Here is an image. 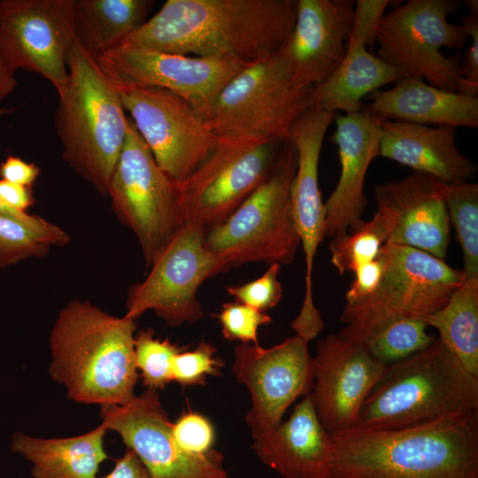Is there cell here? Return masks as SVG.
<instances>
[{"instance_id":"obj_36","label":"cell","mask_w":478,"mask_h":478,"mask_svg":"<svg viewBox=\"0 0 478 478\" xmlns=\"http://www.w3.org/2000/svg\"><path fill=\"white\" fill-rule=\"evenodd\" d=\"M214 317L221 326L224 338L240 341L242 343L258 344V328L272 321L266 312L236 301L223 304L220 312Z\"/></svg>"},{"instance_id":"obj_19","label":"cell","mask_w":478,"mask_h":478,"mask_svg":"<svg viewBox=\"0 0 478 478\" xmlns=\"http://www.w3.org/2000/svg\"><path fill=\"white\" fill-rule=\"evenodd\" d=\"M312 397L328 435L358 424L361 407L386 366L340 331L320 340L312 357Z\"/></svg>"},{"instance_id":"obj_32","label":"cell","mask_w":478,"mask_h":478,"mask_svg":"<svg viewBox=\"0 0 478 478\" xmlns=\"http://www.w3.org/2000/svg\"><path fill=\"white\" fill-rule=\"evenodd\" d=\"M389 232L383 219L375 212L355 230L332 237L331 262L340 274L355 271L374 260L386 243Z\"/></svg>"},{"instance_id":"obj_39","label":"cell","mask_w":478,"mask_h":478,"mask_svg":"<svg viewBox=\"0 0 478 478\" xmlns=\"http://www.w3.org/2000/svg\"><path fill=\"white\" fill-rule=\"evenodd\" d=\"M384 266V257L380 250L378 256L374 260L358 267L355 271L354 280L346 292V303L357 302L371 295L382 279Z\"/></svg>"},{"instance_id":"obj_9","label":"cell","mask_w":478,"mask_h":478,"mask_svg":"<svg viewBox=\"0 0 478 478\" xmlns=\"http://www.w3.org/2000/svg\"><path fill=\"white\" fill-rule=\"evenodd\" d=\"M108 196L120 220L135 233L150 268L186 220L179 187L158 167L130 120Z\"/></svg>"},{"instance_id":"obj_44","label":"cell","mask_w":478,"mask_h":478,"mask_svg":"<svg viewBox=\"0 0 478 478\" xmlns=\"http://www.w3.org/2000/svg\"><path fill=\"white\" fill-rule=\"evenodd\" d=\"M99 478H150V475L137 455L127 449L125 454L116 459L113 469Z\"/></svg>"},{"instance_id":"obj_25","label":"cell","mask_w":478,"mask_h":478,"mask_svg":"<svg viewBox=\"0 0 478 478\" xmlns=\"http://www.w3.org/2000/svg\"><path fill=\"white\" fill-rule=\"evenodd\" d=\"M379 156L445 183L469 181L477 166L456 146V127L379 120Z\"/></svg>"},{"instance_id":"obj_40","label":"cell","mask_w":478,"mask_h":478,"mask_svg":"<svg viewBox=\"0 0 478 478\" xmlns=\"http://www.w3.org/2000/svg\"><path fill=\"white\" fill-rule=\"evenodd\" d=\"M0 214L23 223L35 233L45 237L53 246H64L67 244L70 240L68 234L58 226L38 215L15 210L5 204L1 197Z\"/></svg>"},{"instance_id":"obj_17","label":"cell","mask_w":478,"mask_h":478,"mask_svg":"<svg viewBox=\"0 0 478 478\" xmlns=\"http://www.w3.org/2000/svg\"><path fill=\"white\" fill-rule=\"evenodd\" d=\"M100 417L137 455L150 478H228L220 451L193 454L177 443L158 390L146 389L123 405L100 406Z\"/></svg>"},{"instance_id":"obj_34","label":"cell","mask_w":478,"mask_h":478,"mask_svg":"<svg viewBox=\"0 0 478 478\" xmlns=\"http://www.w3.org/2000/svg\"><path fill=\"white\" fill-rule=\"evenodd\" d=\"M53 245L23 223L0 214V268L46 256Z\"/></svg>"},{"instance_id":"obj_45","label":"cell","mask_w":478,"mask_h":478,"mask_svg":"<svg viewBox=\"0 0 478 478\" xmlns=\"http://www.w3.org/2000/svg\"><path fill=\"white\" fill-rule=\"evenodd\" d=\"M14 73L0 56V101L12 93L18 86Z\"/></svg>"},{"instance_id":"obj_15","label":"cell","mask_w":478,"mask_h":478,"mask_svg":"<svg viewBox=\"0 0 478 478\" xmlns=\"http://www.w3.org/2000/svg\"><path fill=\"white\" fill-rule=\"evenodd\" d=\"M337 113L313 104L293 123L288 140L297 154V170L290 186V201L305 263V296L290 328L315 336L325 328L312 297V268L317 250L326 237V211L319 187V162L326 132Z\"/></svg>"},{"instance_id":"obj_37","label":"cell","mask_w":478,"mask_h":478,"mask_svg":"<svg viewBox=\"0 0 478 478\" xmlns=\"http://www.w3.org/2000/svg\"><path fill=\"white\" fill-rule=\"evenodd\" d=\"M280 266L278 263L271 264L261 277L243 285L228 286L226 290L236 302L266 312L274 307L282 297V288L278 280Z\"/></svg>"},{"instance_id":"obj_11","label":"cell","mask_w":478,"mask_h":478,"mask_svg":"<svg viewBox=\"0 0 478 478\" xmlns=\"http://www.w3.org/2000/svg\"><path fill=\"white\" fill-rule=\"evenodd\" d=\"M205 232L192 222L180 229L150 266L146 278L129 289L124 316L137 320L151 310L171 327L204 317L197 298L199 287L232 267L204 246Z\"/></svg>"},{"instance_id":"obj_30","label":"cell","mask_w":478,"mask_h":478,"mask_svg":"<svg viewBox=\"0 0 478 478\" xmlns=\"http://www.w3.org/2000/svg\"><path fill=\"white\" fill-rule=\"evenodd\" d=\"M418 318L389 317L347 324L340 332L358 343L375 360L389 366L429 346L435 340Z\"/></svg>"},{"instance_id":"obj_5","label":"cell","mask_w":478,"mask_h":478,"mask_svg":"<svg viewBox=\"0 0 478 478\" xmlns=\"http://www.w3.org/2000/svg\"><path fill=\"white\" fill-rule=\"evenodd\" d=\"M478 412V377L438 339L386 366L365 400L357 427L396 429L456 413Z\"/></svg>"},{"instance_id":"obj_22","label":"cell","mask_w":478,"mask_h":478,"mask_svg":"<svg viewBox=\"0 0 478 478\" xmlns=\"http://www.w3.org/2000/svg\"><path fill=\"white\" fill-rule=\"evenodd\" d=\"M389 0H358L346 51L338 68L325 81L312 88L313 104L337 113L362 109L361 99L402 76L392 66L371 53L381 18Z\"/></svg>"},{"instance_id":"obj_16","label":"cell","mask_w":478,"mask_h":478,"mask_svg":"<svg viewBox=\"0 0 478 478\" xmlns=\"http://www.w3.org/2000/svg\"><path fill=\"white\" fill-rule=\"evenodd\" d=\"M96 58L119 89L157 87L170 90L204 119L225 86L250 66L225 57H191L120 46Z\"/></svg>"},{"instance_id":"obj_2","label":"cell","mask_w":478,"mask_h":478,"mask_svg":"<svg viewBox=\"0 0 478 478\" xmlns=\"http://www.w3.org/2000/svg\"><path fill=\"white\" fill-rule=\"evenodd\" d=\"M327 478H478V412L396 429L329 435Z\"/></svg>"},{"instance_id":"obj_1","label":"cell","mask_w":478,"mask_h":478,"mask_svg":"<svg viewBox=\"0 0 478 478\" xmlns=\"http://www.w3.org/2000/svg\"><path fill=\"white\" fill-rule=\"evenodd\" d=\"M297 10V0H167L120 46L252 65L279 54Z\"/></svg>"},{"instance_id":"obj_33","label":"cell","mask_w":478,"mask_h":478,"mask_svg":"<svg viewBox=\"0 0 478 478\" xmlns=\"http://www.w3.org/2000/svg\"><path fill=\"white\" fill-rule=\"evenodd\" d=\"M186 347L168 339L155 337L150 328L142 329L135 335V362L143 386L149 389H164L173 382L172 364L174 357Z\"/></svg>"},{"instance_id":"obj_38","label":"cell","mask_w":478,"mask_h":478,"mask_svg":"<svg viewBox=\"0 0 478 478\" xmlns=\"http://www.w3.org/2000/svg\"><path fill=\"white\" fill-rule=\"evenodd\" d=\"M177 443L193 454H205L213 448L215 430L212 422L196 412H184L172 424Z\"/></svg>"},{"instance_id":"obj_26","label":"cell","mask_w":478,"mask_h":478,"mask_svg":"<svg viewBox=\"0 0 478 478\" xmlns=\"http://www.w3.org/2000/svg\"><path fill=\"white\" fill-rule=\"evenodd\" d=\"M366 109L376 119L420 125L478 127V96L438 89L421 78L403 77L389 89L369 95Z\"/></svg>"},{"instance_id":"obj_4","label":"cell","mask_w":478,"mask_h":478,"mask_svg":"<svg viewBox=\"0 0 478 478\" xmlns=\"http://www.w3.org/2000/svg\"><path fill=\"white\" fill-rule=\"evenodd\" d=\"M68 79L58 92L55 127L64 160L102 196L126 140L129 120L120 89L76 38L67 55Z\"/></svg>"},{"instance_id":"obj_14","label":"cell","mask_w":478,"mask_h":478,"mask_svg":"<svg viewBox=\"0 0 478 478\" xmlns=\"http://www.w3.org/2000/svg\"><path fill=\"white\" fill-rule=\"evenodd\" d=\"M77 38L75 0H1L0 56L14 72L42 76L59 92Z\"/></svg>"},{"instance_id":"obj_21","label":"cell","mask_w":478,"mask_h":478,"mask_svg":"<svg viewBox=\"0 0 478 478\" xmlns=\"http://www.w3.org/2000/svg\"><path fill=\"white\" fill-rule=\"evenodd\" d=\"M353 0H297L293 31L279 52L292 81L313 88L343 59L351 30Z\"/></svg>"},{"instance_id":"obj_27","label":"cell","mask_w":478,"mask_h":478,"mask_svg":"<svg viewBox=\"0 0 478 478\" xmlns=\"http://www.w3.org/2000/svg\"><path fill=\"white\" fill-rule=\"evenodd\" d=\"M107 429L101 423L83 435L66 438H37L13 434L11 450L32 464L33 478H96L108 459L104 440Z\"/></svg>"},{"instance_id":"obj_20","label":"cell","mask_w":478,"mask_h":478,"mask_svg":"<svg viewBox=\"0 0 478 478\" xmlns=\"http://www.w3.org/2000/svg\"><path fill=\"white\" fill-rule=\"evenodd\" d=\"M447 186L418 172L375 185V212L388 227L386 243L415 248L444 260L451 231L445 204Z\"/></svg>"},{"instance_id":"obj_43","label":"cell","mask_w":478,"mask_h":478,"mask_svg":"<svg viewBox=\"0 0 478 478\" xmlns=\"http://www.w3.org/2000/svg\"><path fill=\"white\" fill-rule=\"evenodd\" d=\"M0 197L5 204L20 212H27L35 202L31 187L4 180H0Z\"/></svg>"},{"instance_id":"obj_6","label":"cell","mask_w":478,"mask_h":478,"mask_svg":"<svg viewBox=\"0 0 478 478\" xmlns=\"http://www.w3.org/2000/svg\"><path fill=\"white\" fill-rule=\"evenodd\" d=\"M458 0H409L380 19L377 57L403 77L426 80L438 89L477 96L478 89L459 73L461 56L445 57L443 48H463L469 38L462 25L447 18Z\"/></svg>"},{"instance_id":"obj_29","label":"cell","mask_w":478,"mask_h":478,"mask_svg":"<svg viewBox=\"0 0 478 478\" xmlns=\"http://www.w3.org/2000/svg\"><path fill=\"white\" fill-rule=\"evenodd\" d=\"M464 368L478 377V276H466L440 310L420 318Z\"/></svg>"},{"instance_id":"obj_46","label":"cell","mask_w":478,"mask_h":478,"mask_svg":"<svg viewBox=\"0 0 478 478\" xmlns=\"http://www.w3.org/2000/svg\"><path fill=\"white\" fill-rule=\"evenodd\" d=\"M12 112V109L1 108L0 107V117L8 114Z\"/></svg>"},{"instance_id":"obj_12","label":"cell","mask_w":478,"mask_h":478,"mask_svg":"<svg viewBox=\"0 0 478 478\" xmlns=\"http://www.w3.org/2000/svg\"><path fill=\"white\" fill-rule=\"evenodd\" d=\"M120 92L158 167L181 186L213 149L217 135L186 100L170 90L127 87Z\"/></svg>"},{"instance_id":"obj_18","label":"cell","mask_w":478,"mask_h":478,"mask_svg":"<svg viewBox=\"0 0 478 478\" xmlns=\"http://www.w3.org/2000/svg\"><path fill=\"white\" fill-rule=\"evenodd\" d=\"M232 371L251 394V408L245 420L253 439L277 427L288 407L313 387L308 342L297 335L267 349L237 345Z\"/></svg>"},{"instance_id":"obj_13","label":"cell","mask_w":478,"mask_h":478,"mask_svg":"<svg viewBox=\"0 0 478 478\" xmlns=\"http://www.w3.org/2000/svg\"><path fill=\"white\" fill-rule=\"evenodd\" d=\"M384 271L374 291L346 303L340 320L347 324L389 317L420 319L442 309L462 284L463 270L415 248L385 243Z\"/></svg>"},{"instance_id":"obj_3","label":"cell","mask_w":478,"mask_h":478,"mask_svg":"<svg viewBox=\"0 0 478 478\" xmlns=\"http://www.w3.org/2000/svg\"><path fill=\"white\" fill-rule=\"evenodd\" d=\"M136 320L113 316L89 301L63 307L50 335V377L81 404L123 405L135 397Z\"/></svg>"},{"instance_id":"obj_31","label":"cell","mask_w":478,"mask_h":478,"mask_svg":"<svg viewBox=\"0 0 478 478\" xmlns=\"http://www.w3.org/2000/svg\"><path fill=\"white\" fill-rule=\"evenodd\" d=\"M445 204L463 253V272L478 276V184H448Z\"/></svg>"},{"instance_id":"obj_28","label":"cell","mask_w":478,"mask_h":478,"mask_svg":"<svg viewBox=\"0 0 478 478\" xmlns=\"http://www.w3.org/2000/svg\"><path fill=\"white\" fill-rule=\"evenodd\" d=\"M77 38L96 57L120 45L147 21L151 0H75Z\"/></svg>"},{"instance_id":"obj_24","label":"cell","mask_w":478,"mask_h":478,"mask_svg":"<svg viewBox=\"0 0 478 478\" xmlns=\"http://www.w3.org/2000/svg\"><path fill=\"white\" fill-rule=\"evenodd\" d=\"M251 447L260 461L282 478H327L329 474L333 443L311 393L287 420L254 439Z\"/></svg>"},{"instance_id":"obj_35","label":"cell","mask_w":478,"mask_h":478,"mask_svg":"<svg viewBox=\"0 0 478 478\" xmlns=\"http://www.w3.org/2000/svg\"><path fill=\"white\" fill-rule=\"evenodd\" d=\"M216 352L213 344L201 341L194 350L178 353L172 364L173 381L181 387L204 385L208 375H220L226 364Z\"/></svg>"},{"instance_id":"obj_23","label":"cell","mask_w":478,"mask_h":478,"mask_svg":"<svg viewBox=\"0 0 478 478\" xmlns=\"http://www.w3.org/2000/svg\"><path fill=\"white\" fill-rule=\"evenodd\" d=\"M335 126L331 140L337 145L341 170L334 191L324 203L329 237L351 232L364 222V184L370 164L379 156L381 135L379 119L366 108L336 115Z\"/></svg>"},{"instance_id":"obj_10","label":"cell","mask_w":478,"mask_h":478,"mask_svg":"<svg viewBox=\"0 0 478 478\" xmlns=\"http://www.w3.org/2000/svg\"><path fill=\"white\" fill-rule=\"evenodd\" d=\"M285 141L217 135L206 158L179 186L186 223L224 222L268 177Z\"/></svg>"},{"instance_id":"obj_7","label":"cell","mask_w":478,"mask_h":478,"mask_svg":"<svg viewBox=\"0 0 478 478\" xmlns=\"http://www.w3.org/2000/svg\"><path fill=\"white\" fill-rule=\"evenodd\" d=\"M297 154L286 140L265 181L221 224L209 228L204 246L230 266L288 265L301 245L290 201Z\"/></svg>"},{"instance_id":"obj_8","label":"cell","mask_w":478,"mask_h":478,"mask_svg":"<svg viewBox=\"0 0 478 478\" xmlns=\"http://www.w3.org/2000/svg\"><path fill=\"white\" fill-rule=\"evenodd\" d=\"M312 105V88L297 85L276 55L235 76L204 119L217 135L286 141L293 123Z\"/></svg>"},{"instance_id":"obj_41","label":"cell","mask_w":478,"mask_h":478,"mask_svg":"<svg viewBox=\"0 0 478 478\" xmlns=\"http://www.w3.org/2000/svg\"><path fill=\"white\" fill-rule=\"evenodd\" d=\"M461 25L471 37V46L460 62L459 73L467 83L478 89V11L463 16Z\"/></svg>"},{"instance_id":"obj_42","label":"cell","mask_w":478,"mask_h":478,"mask_svg":"<svg viewBox=\"0 0 478 478\" xmlns=\"http://www.w3.org/2000/svg\"><path fill=\"white\" fill-rule=\"evenodd\" d=\"M40 175V168L34 163H27L21 158L9 156L0 164V177L10 182L33 187Z\"/></svg>"}]
</instances>
